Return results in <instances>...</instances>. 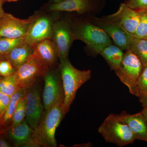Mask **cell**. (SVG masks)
I'll use <instances>...</instances> for the list:
<instances>
[{"label": "cell", "instance_id": "obj_22", "mask_svg": "<svg viewBox=\"0 0 147 147\" xmlns=\"http://www.w3.org/2000/svg\"><path fill=\"white\" fill-rule=\"evenodd\" d=\"M20 87L15 74L0 79V92L11 96Z\"/></svg>", "mask_w": 147, "mask_h": 147}, {"label": "cell", "instance_id": "obj_33", "mask_svg": "<svg viewBox=\"0 0 147 147\" xmlns=\"http://www.w3.org/2000/svg\"><path fill=\"white\" fill-rule=\"evenodd\" d=\"M141 112L144 117L147 125V107H144V108Z\"/></svg>", "mask_w": 147, "mask_h": 147}, {"label": "cell", "instance_id": "obj_11", "mask_svg": "<svg viewBox=\"0 0 147 147\" xmlns=\"http://www.w3.org/2000/svg\"><path fill=\"white\" fill-rule=\"evenodd\" d=\"M26 95V120L33 129L39 124L44 108L38 90L35 87L28 88Z\"/></svg>", "mask_w": 147, "mask_h": 147}, {"label": "cell", "instance_id": "obj_26", "mask_svg": "<svg viewBox=\"0 0 147 147\" xmlns=\"http://www.w3.org/2000/svg\"><path fill=\"white\" fill-rule=\"evenodd\" d=\"M137 97L147 92V66H144L137 83Z\"/></svg>", "mask_w": 147, "mask_h": 147}, {"label": "cell", "instance_id": "obj_16", "mask_svg": "<svg viewBox=\"0 0 147 147\" xmlns=\"http://www.w3.org/2000/svg\"><path fill=\"white\" fill-rule=\"evenodd\" d=\"M32 46L33 53L50 68H53L59 61L57 49L52 40H44Z\"/></svg>", "mask_w": 147, "mask_h": 147}, {"label": "cell", "instance_id": "obj_5", "mask_svg": "<svg viewBox=\"0 0 147 147\" xmlns=\"http://www.w3.org/2000/svg\"><path fill=\"white\" fill-rule=\"evenodd\" d=\"M36 12V17L24 41L31 46L44 40L52 39L54 22L61 15V12L47 11L41 8Z\"/></svg>", "mask_w": 147, "mask_h": 147}, {"label": "cell", "instance_id": "obj_17", "mask_svg": "<svg viewBox=\"0 0 147 147\" xmlns=\"http://www.w3.org/2000/svg\"><path fill=\"white\" fill-rule=\"evenodd\" d=\"M33 52L32 46L24 43L13 49L7 55H0V59H4L9 61L13 67L16 69L28 60Z\"/></svg>", "mask_w": 147, "mask_h": 147}, {"label": "cell", "instance_id": "obj_19", "mask_svg": "<svg viewBox=\"0 0 147 147\" xmlns=\"http://www.w3.org/2000/svg\"><path fill=\"white\" fill-rule=\"evenodd\" d=\"M99 54L107 61L111 69L115 71L120 66L124 55L120 47L112 44L103 48Z\"/></svg>", "mask_w": 147, "mask_h": 147}, {"label": "cell", "instance_id": "obj_12", "mask_svg": "<svg viewBox=\"0 0 147 147\" xmlns=\"http://www.w3.org/2000/svg\"><path fill=\"white\" fill-rule=\"evenodd\" d=\"M107 21L117 22L134 34L139 24V17L137 10L130 8L126 3H123L117 12L108 16Z\"/></svg>", "mask_w": 147, "mask_h": 147}, {"label": "cell", "instance_id": "obj_27", "mask_svg": "<svg viewBox=\"0 0 147 147\" xmlns=\"http://www.w3.org/2000/svg\"><path fill=\"white\" fill-rule=\"evenodd\" d=\"M16 70L9 61L4 59H0V75L1 76L3 77H7L14 73Z\"/></svg>", "mask_w": 147, "mask_h": 147}, {"label": "cell", "instance_id": "obj_21", "mask_svg": "<svg viewBox=\"0 0 147 147\" xmlns=\"http://www.w3.org/2000/svg\"><path fill=\"white\" fill-rule=\"evenodd\" d=\"M128 50L139 58L144 66H147V40L134 37Z\"/></svg>", "mask_w": 147, "mask_h": 147}, {"label": "cell", "instance_id": "obj_7", "mask_svg": "<svg viewBox=\"0 0 147 147\" xmlns=\"http://www.w3.org/2000/svg\"><path fill=\"white\" fill-rule=\"evenodd\" d=\"M50 68L32 53L28 60L14 72L18 86L29 88L37 79L41 77L44 78Z\"/></svg>", "mask_w": 147, "mask_h": 147}, {"label": "cell", "instance_id": "obj_13", "mask_svg": "<svg viewBox=\"0 0 147 147\" xmlns=\"http://www.w3.org/2000/svg\"><path fill=\"white\" fill-rule=\"evenodd\" d=\"M115 115L119 119L127 125L136 140L147 143V125L144 117L141 112L131 115L123 111L120 114Z\"/></svg>", "mask_w": 147, "mask_h": 147}, {"label": "cell", "instance_id": "obj_31", "mask_svg": "<svg viewBox=\"0 0 147 147\" xmlns=\"http://www.w3.org/2000/svg\"><path fill=\"white\" fill-rule=\"evenodd\" d=\"M10 144L3 138L0 137V147H10Z\"/></svg>", "mask_w": 147, "mask_h": 147}, {"label": "cell", "instance_id": "obj_9", "mask_svg": "<svg viewBox=\"0 0 147 147\" xmlns=\"http://www.w3.org/2000/svg\"><path fill=\"white\" fill-rule=\"evenodd\" d=\"M36 16L35 11L28 18L21 19L5 12L0 18V38H19L26 37Z\"/></svg>", "mask_w": 147, "mask_h": 147}, {"label": "cell", "instance_id": "obj_30", "mask_svg": "<svg viewBox=\"0 0 147 147\" xmlns=\"http://www.w3.org/2000/svg\"><path fill=\"white\" fill-rule=\"evenodd\" d=\"M140 102L144 107H147V92L141 94L138 96Z\"/></svg>", "mask_w": 147, "mask_h": 147}, {"label": "cell", "instance_id": "obj_20", "mask_svg": "<svg viewBox=\"0 0 147 147\" xmlns=\"http://www.w3.org/2000/svg\"><path fill=\"white\" fill-rule=\"evenodd\" d=\"M27 89L20 88L10 96V100L3 117L0 122V127L6 125L12 121V117L16 110L18 101L26 96Z\"/></svg>", "mask_w": 147, "mask_h": 147}, {"label": "cell", "instance_id": "obj_2", "mask_svg": "<svg viewBox=\"0 0 147 147\" xmlns=\"http://www.w3.org/2000/svg\"><path fill=\"white\" fill-rule=\"evenodd\" d=\"M59 69L63 90V111L65 116L69 111L78 90L90 79L91 71L89 69L80 70L75 68L68 58L59 63Z\"/></svg>", "mask_w": 147, "mask_h": 147}, {"label": "cell", "instance_id": "obj_32", "mask_svg": "<svg viewBox=\"0 0 147 147\" xmlns=\"http://www.w3.org/2000/svg\"><path fill=\"white\" fill-rule=\"evenodd\" d=\"M4 3L3 2V0H0V18L2 17L4 14L5 12L4 11L3 9V4Z\"/></svg>", "mask_w": 147, "mask_h": 147}, {"label": "cell", "instance_id": "obj_4", "mask_svg": "<svg viewBox=\"0 0 147 147\" xmlns=\"http://www.w3.org/2000/svg\"><path fill=\"white\" fill-rule=\"evenodd\" d=\"M105 142L123 147L136 140L131 129L114 114H110L97 129Z\"/></svg>", "mask_w": 147, "mask_h": 147}, {"label": "cell", "instance_id": "obj_24", "mask_svg": "<svg viewBox=\"0 0 147 147\" xmlns=\"http://www.w3.org/2000/svg\"><path fill=\"white\" fill-rule=\"evenodd\" d=\"M137 11L139 17V21L134 37L145 38L147 36V9Z\"/></svg>", "mask_w": 147, "mask_h": 147}, {"label": "cell", "instance_id": "obj_6", "mask_svg": "<svg viewBox=\"0 0 147 147\" xmlns=\"http://www.w3.org/2000/svg\"><path fill=\"white\" fill-rule=\"evenodd\" d=\"M144 67L139 58L130 50H127L120 66L115 71L121 82L128 88L129 92L136 96L137 80Z\"/></svg>", "mask_w": 147, "mask_h": 147}, {"label": "cell", "instance_id": "obj_35", "mask_svg": "<svg viewBox=\"0 0 147 147\" xmlns=\"http://www.w3.org/2000/svg\"><path fill=\"white\" fill-rule=\"evenodd\" d=\"M4 3L6 2H16L19 0H3Z\"/></svg>", "mask_w": 147, "mask_h": 147}, {"label": "cell", "instance_id": "obj_28", "mask_svg": "<svg viewBox=\"0 0 147 147\" xmlns=\"http://www.w3.org/2000/svg\"><path fill=\"white\" fill-rule=\"evenodd\" d=\"M10 96L0 92V122L2 119L10 100Z\"/></svg>", "mask_w": 147, "mask_h": 147}, {"label": "cell", "instance_id": "obj_3", "mask_svg": "<svg viewBox=\"0 0 147 147\" xmlns=\"http://www.w3.org/2000/svg\"><path fill=\"white\" fill-rule=\"evenodd\" d=\"M71 26L74 40L83 41L95 53L99 54L112 44L109 35L101 27L85 21H71Z\"/></svg>", "mask_w": 147, "mask_h": 147}, {"label": "cell", "instance_id": "obj_1", "mask_svg": "<svg viewBox=\"0 0 147 147\" xmlns=\"http://www.w3.org/2000/svg\"><path fill=\"white\" fill-rule=\"evenodd\" d=\"M63 103V100H61L50 109L45 110L38 125L33 129L31 138L28 147L57 146L55 132L65 117Z\"/></svg>", "mask_w": 147, "mask_h": 147}, {"label": "cell", "instance_id": "obj_14", "mask_svg": "<svg viewBox=\"0 0 147 147\" xmlns=\"http://www.w3.org/2000/svg\"><path fill=\"white\" fill-rule=\"evenodd\" d=\"M102 28L115 44L121 50H127L134 38V34L127 31L122 26L117 22L107 21L100 24Z\"/></svg>", "mask_w": 147, "mask_h": 147}, {"label": "cell", "instance_id": "obj_15", "mask_svg": "<svg viewBox=\"0 0 147 147\" xmlns=\"http://www.w3.org/2000/svg\"><path fill=\"white\" fill-rule=\"evenodd\" d=\"M92 5V0H63L57 3H47L41 8L47 11L76 12L83 14L90 10Z\"/></svg>", "mask_w": 147, "mask_h": 147}, {"label": "cell", "instance_id": "obj_25", "mask_svg": "<svg viewBox=\"0 0 147 147\" xmlns=\"http://www.w3.org/2000/svg\"><path fill=\"white\" fill-rule=\"evenodd\" d=\"M26 96L18 101L17 107L12 117V125L15 126L22 123L26 117Z\"/></svg>", "mask_w": 147, "mask_h": 147}, {"label": "cell", "instance_id": "obj_37", "mask_svg": "<svg viewBox=\"0 0 147 147\" xmlns=\"http://www.w3.org/2000/svg\"><path fill=\"white\" fill-rule=\"evenodd\" d=\"M1 130H0V133H1Z\"/></svg>", "mask_w": 147, "mask_h": 147}, {"label": "cell", "instance_id": "obj_36", "mask_svg": "<svg viewBox=\"0 0 147 147\" xmlns=\"http://www.w3.org/2000/svg\"><path fill=\"white\" fill-rule=\"evenodd\" d=\"M146 38V39L147 40V36H146V38Z\"/></svg>", "mask_w": 147, "mask_h": 147}, {"label": "cell", "instance_id": "obj_10", "mask_svg": "<svg viewBox=\"0 0 147 147\" xmlns=\"http://www.w3.org/2000/svg\"><path fill=\"white\" fill-rule=\"evenodd\" d=\"M60 71L50 68L44 76V90L42 94L43 107L48 110L57 102L64 100L62 83L61 84Z\"/></svg>", "mask_w": 147, "mask_h": 147}, {"label": "cell", "instance_id": "obj_23", "mask_svg": "<svg viewBox=\"0 0 147 147\" xmlns=\"http://www.w3.org/2000/svg\"><path fill=\"white\" fill-rule=\"evenodd\" d=\"M25 37L19 38H0V55H7L24 43Z\"/></svg>", "mask_w": 147, "mask_h": 147}, {"label": "cell", "instance_id": "obj_8", "mask_svg": "<svg viewBox=\"0 0 147 147\" xmlns=\"http://www.w3.org/2000/svg\"><path fill=\"white\" fill-rule=\"evenodd\" d=\"M52 40L59 53V63L68 58V54L74 36L69 19L63 18L61 14L54 22Z\"/></svg>", "mask_w": 147, "mask_h": 147}, {"label": "cell", "instance_id": "obj_29", "mask_svg": "<svg viewBox=\"0 0 147 147\" xmlns=\"http://www.w3.org/2000/svg\"><path fill=\"white\" fill-rule=\"evenodd\" d=\"M126 4L136 10L147 9V0H129Z\"/></svg>", "mask_w": 147, "mask_h": 147}, {"label": "cell", "instance_id": "obj_18", "mask_svg": "<svg viewBox=\"0 0 147 147\" xmlns=\"http://www.w3.org/2000/svg\"><path fill=\"white\" fill-rule=\"evenodd\" d=\"M33 129L26 120L9 129L8 134L16 146L28 147L30 141Z\"/></svg>", "mask_w": 147, "mask_h": 147}, {"label": "cell", "instance_id": "obj_34", "mask_svg": "<svg viewBox=\"0 0 147 147\" xmlns=\"http://www.w3.org/2000/svg\"><path fill=\"white\" fill-rule=\"evenodd\" d=\"M63 0H49L48 3H59Z\"/></svg>", "mask_w": 147, "mask_h": 147}]
</instances>
